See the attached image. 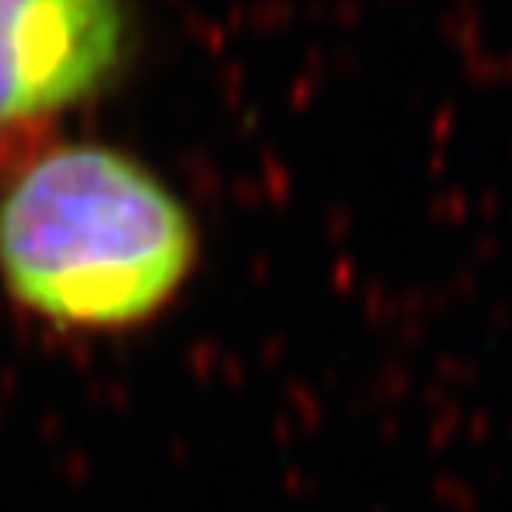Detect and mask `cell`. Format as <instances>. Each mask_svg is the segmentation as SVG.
Listing matches in <instances>:
<instances>
[{
  "mask_svg": "<svg viewBox=\"0 0 512 512\" xmlns=\"http://www.w3.org/2000/svg\"><path fill=\"white\" fill-rule=\"evenodd\" d=\"M199 265L189 202L119 146H43L0 182V291L40 331L139 334L176 308Z\"/></svg>",
  "mask_w": 512,
  "mask_h": 512,
  "instance_id": "cell-1",
  "label": "cell"
},
{
  "mask_svg": "<svg viewBox=\"0 0 512 512\" xmlns=\"http://www.w3.org/2000/svg\"><path fill=\"white\" fill-rule=\"evenodd\" d=\"M133 47V0H0V133L96 100Z\"/></svg>",
  "mask_w": 512,
  "mask_h": 512,
  "instance_id": "cell-2",
  "label": "cell"
}]
</instances>
